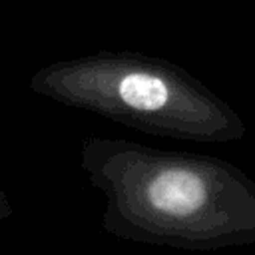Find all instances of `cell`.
<instances>
[{"instance_id": "obj_1", "label": "cell", "mask_w": 255, "mask_h": 255, "mask_svg": "<svg viewBox=\"0 0 255 255\" xmlns=\"http://www.w3.org/2000/svg\"><path fill=\"white\" fill-rule=\"evenodd\" d=\"M80 167L104 197L102 229L118 239L187 251L255 245V179L231 161L86 135Z\"/></svg>"}, {"instance_id": "obj_2", "label": "cell", "mask_w": 255, "mask_h": 255, "mask_svg": "<svg viewBox=\"0 0 255 255\" xmlns=\"http://www.w3.org/2000/svg\"><path fill=\"white\" fill-rule=\"evenodd\" d=\"M30 90L141 133L195 143H231L241 116L179 64L133 50H98L38 68Z\"/></svg>"}]
</instances>
